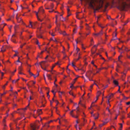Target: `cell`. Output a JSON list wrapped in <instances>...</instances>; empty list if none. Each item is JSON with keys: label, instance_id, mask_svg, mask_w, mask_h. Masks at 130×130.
Returning a JSON list of instances; mask_svg holds the SVG:
<instances>
[{"label": "cell", "instance_id": "cell-1", "mask_svg": "<svg viewBox=\"0 0 130 130\" xmlns=\"http://www.w3.org/2000/svg\"><path fill=\"white\" fill-rule=\"evenodd\" d=\"M114 83H115V84H116V85H118V83L117 82V81H114Z\"/></svg>", "mask_w": 130, "mask_h": 130}]
</instances>
